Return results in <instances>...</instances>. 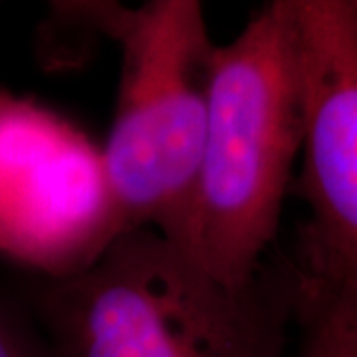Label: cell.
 Returning <instances> with one entry per match:
<instances>
[{"instance_id": "6da1fadb", "label": "cell", "mask_w": 357, "mask_h": 357, "mask_svg": "<svg viewBox=\"0 0 357 357\" xmlns=\"http://www.w3.org/2000/svg\"><path fill=\"white\" fill-rule=\"evenodd\" d=\"M298 274L260 268L229 286L153 229L117 234L50 276L36 307L50 357H282Z\"/></svg>"}, {"instance_id": "7a4b0ae2", "label": "cell", "mask_w": 357, "mask_h": 357, "mask_svg": "<svg viewBox=\"0 0 357 357\" xmlns=\"http://www.w3.org/2000/svg\"><path fill=\"white\" fill-rule=\"evenodd\" d=\"M302 135L296 8L274 0L215 48L197 173L167 241L229 286L252 280L278 230Z\"/></svg>"}, {"instance_id": "3957f363", "label": "cell", "mask_w": 357, "mask_h": 357, "mask_svg": "<svg viewBox=\"0 0 357 357\" xmlns=\"http://www.w3.org/2000/svg\"><path fill=\"white\" fill-rule=\"evenodd\" d=\"M121 46L115 114L100 153L117 234L177 222L197 173L215 44L199 0L93 8Z\"/></svg>"}, {"instance_id": "277c9868", "label": "cell", "mask_w": 357, "mask_h": 357, "mask_svg": "<svg viewBox=\"0 0 357 357\" xmlns=\"http://www.w3.org/2000/svg\"><path fill=\"white\" fill-rule=\"evenodd\" d=\"M304 135L298 191L304 230V294L357 304V0H294Z\"/></svg>"}, {"instance_id": "5b68a950", "label": "cell", "mask_w": 357, "mask_h": 357, "mask_svg": "<svg viewBox=\"0 0 357 357\" xmlns=\"http://www.w3.org/2000/svg\"><path fill=\"white\" fill-rule=\"evenodd\" d=\"M30 103L0 93V250L62 276L89 264L117 236L100 153Z\"/></svg>"}, {"instance_id": "8992f818", "label": "cell", "mask_w": 357, "mask_h": 357, "mask_svg": "<svg viewBox=\"0 0 357 357\" xmlns=\"http://www.w3.org/2000/svg\"><path fill=\"white\" fill-rule=\"evenodd\" d=\"M298 316L306 330L300 357H357L356 302L300 292Z\"/></svg>"}, {"instance_id": "52a82bcc", "label": "cell", "mask_w": 357, "mask_h": 357, "mask_svg": "<svg viewBox=\"0 0 357 357\" xmlns=\"http://www.w3.org/2000/svg\"><path fill=\"white\" fill-rule=\"evenodd\" d=\"M0 357H50L44 333L14 307L0 302Z\"/></svg>"}]
</instances>
